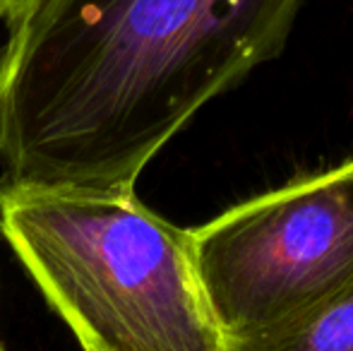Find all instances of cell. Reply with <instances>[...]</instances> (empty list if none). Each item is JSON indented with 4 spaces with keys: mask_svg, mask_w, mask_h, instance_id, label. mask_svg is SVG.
I'll return each mask as SVG.
<instances>
[{
    "mask_svg": "<svg viewBox=\"0 0 353 351\" xmlns=\"http://www.w3.org/2000/svg\"><path fill=\"white\" fill-rule=\"evenodd\" d=\"M303 3H24L0 46V181L135 192L202 106L279 56Z\"/></svg>",
    "mask_w": 353,
    "mask_h": 351,
    "instance_id": "6da1fadb",
    "label": "cell"
},
{
    "mask_svg": "<svg viewBox=\"0 0 353 351\" xmlns=\"http://www.w3.org/2000/svg\"><path fill=\"white\" fill-rule=\"evenodd\" d=\"M0 236L84 351H226L188 229L135 192L0 181Z\"/></svg>",
    "mask_w": 353,
    "mask_h": 351,
    "instance_id": "7a4b0ae2",
    "label": "cell"
},
{
    "mask_svg": "<svg viewBox=\"0 0 353 351\" xmlns=\"http://www.w3.org/2000/svg\"><path fill=\"white\" fill-rule=\"evenodd\" d=\"M223 337L286 318L353 279V159L188 229Z\"/></svg>",
    "mask_w": 353,
    "mask_h": 351,
    "instance_id": "3957f363",
    "label": "cell"
},
{
    "mask_svg": "<svg viewBox=\"0 0 353 351\" xmlns=\"http://www.w3.org/2000/svg\"><path fill=\"white\" fill-rule=\"evenodd\" d=\"M226 351H353V279L276 323L226 339Z\"/></svg>",
    "mask_w": 353,
    "mask_h": 351,
    "instance_id": "277c9868",
    "label": "cell"
},
{
    "mask_svg": "<svg viewBox=\"0 0 353 351\" xmlns=\"http://www.w3.org/2000/svg\"><path fill=\"white\" fill-rule=\"evenodd\" d=\"M24 3H29V0H0V5H3V8H8V12H10V14H12L14 10L22 8Z\"/></svg>",
    "mask_w": 353,
    "mask_h": 351,
    "instance_id": "5b68a950",
    "label": "cell"
},
{
    "mask_svg": "<svg viewBox=\"0 0 353 351\" xmlns=\"http://www.w3.org/2000/svg\"><path fill=\"white\" fill-rule=\"evenodd\" d=\"M8 8H3V5H0V19H3V17H8Z\"/></svg>",
    "mask_w": 353,
    "mask_h": 351,
    "instance_id": "8992f818",
    "label": "cell"
},
{
    "mask_svg": "<svg viewBox=\"0 0 353 351\" xmlns=\"http://www.w3.org/2000/svg\"><path fill=\"white\" fill-rule=\"evenodd\" d=\"M0 351H5V344L3 342H0Z\"/></svg>",
    "mask_w": 353,
    "mask_h": 351,
    "instance_id": "52a82bcc",
    "label": "cell"
}]
</instances>
